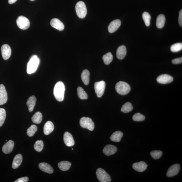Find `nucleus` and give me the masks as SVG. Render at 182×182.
<instances>
[{
	"instance_id": "f257e3e1",
	"label": "nucleus",
	"mask_w": 182,
	"mask_h": 182,
	"mask_svg": "<svg viewBox=\"0 0 182 182\" xmlns=\"http://www.w3.org/2000/svg\"><path fill=\"white\" fill-rule=\"evenodd\" d=\"M65 87L64 83L59 81L56 83L54 89V95L56 100L59 102L63 101L64 97Z\"/></svg>"
},
{
	"instance_id": "f03ea898",
	"label": "nucleus",
	"mask_w": 182,
	"mask_h": 182,
	"mask_svg": "<svg viewBox=\"0 0 182 182\" xmlns=\"http://www.w3.org/2000/svg\"><path fill=\"white\" fill-rule=\"evenodd\" d=\"M40 63V60L36 55H32L30 58L27 64V72L28 74H31L35 72Z\"/></svg>"
},
{
	"instance_id": "7ed1b4c3",
	"label": "nucleus",
	"mask_w": 182,
	"mask_h": 182,
	"mask_svg": "<svg viewBox=\"0 0 182 182\" xmlns=\"http://www.w3.org/2000/svg\"><path fill=\"white\" fill-rule=\"evenodd\" d=\"M115 90L119 94L125 95L129 94L130 92L131 88L127 83L123 81H119L116 84Z\"/></svg>"
},
{
	"instance_id": "20e7f679",
	"label": "nucleus",
	"mask_w": 182,
	"mask_h": 182,
	"mask_svg": "<svg viewBox=\"0 0 182 182\" xmlns=\"http://www.w3.org/2000/svg\"><path fill=\"white\" fill-rule=\"evenodd\" d=\"M77 15L80 18H84L86 17L87 12L86 4L82 1H79L77 3L75 6Z\"/></svg>"
},
{
	"instance_id": "39448f33",
	"label": "nucleus",
	"mask_w": 182,
	"mask_h": 182,
	"mask_svg": "<svg viewBox=\"0 0 182 182\" xmlns=\"http://www.w3.org/2000/svg\"><path fill=\"white\" fill-rule=\"evenodd\" d=\"M80 124L83 128L88 129L90 131L94 130V122L92 119L89 117H82L80 119Z\"/></svg>"
},
{
	"instance_id": "423d86ee",
	"label": "nucleus",
	"mask_w": 182,
	"mask_h": 182,
	"mask_svg": "<svg viewBox=\"0 0 182 182\" xmlns=\"http://www.w3.org/2000/svg\"><path fill=\"white\" fill-rule=\"evenodd\" d=\"M96 175L98 179L101 182H110V176L104 169L99 168L96 170Z\"/></svg>"
},
{
	"instance_id": "0eeeda50",
	"label": "nucleus",
	"mask_w": 182,
	"mask_h": 182,
	"mask_svg": "<svg viewBox=\"0 0 182 182\" xmlns=\"http://www.w3.org/2000/svg\"><path fill=\"white\" fill-rule=\"evenodd\" d=\"M16 22L18 27L21 29H27L29 27L30 23L29 20L24 16H19L17 18Z\"/></svg>"
},
{
	"instance_id": "6e6552de",
	"label": "nucleus",
	"mask_w": 182,
	"mask_h": 182,
	"mask_svg": "<svg viewBox=\"0 0 182 182\" xmlns=\"http://www.w3.org/2000/svg\"><path fill=\"white\" fill-rule=\"evenodd\" d=\"M106 83L104 81L97 82L95 83L94 88L95 92L98 98H101L104 94Z\"/></svg>"
},
{
	"instance_id": "1a4fd4ad",
	"label": "nucleus",
	"mask_w": 182,
	"mask_h": 182,
	"mask_svg": "<svg viewBox=\"0 0 182 182\" xmlns=\"http://www.w3.org/2000/svg\"><path fill=\"white\" fill-rule=\"evenodd\" d=\"M180 165L179 164H175L169 168L167 172L166 175L167 177H172L177 175L180 170Z\"/></svg>"
},
{
	"instance_id": "9d476101",
	"label": "nucleus",
	"mask_w": 182,
	"mask_h": 182,
	"mask_svg": "<svg viewBox=\"0 0 182 182\" xmlns=\"http://www.w3.org/2000/svg\"><path fill=\"white\" fill-rule=\"evenodd\" d=\"M1 50L2 57L3 59L8 60L11 55V49L10 47L7 44H4L2 46Z\"/></svg>"
},
{
	"instance_id": "9b49d317",
	"label": "nucleus",
	"mask_w": 182,
	"mask_h": 182,
	"mask_svg": "<svg viewBox=\"0 0 182 182\" xmlns=\"http://www.w3.org/2000/svg\"><path fill=\"white\" fill-rule=\"evenodd\" d=\"M8 100V95L5 86L0 84V105L5 104Z\"/></svg>"
},
{
	"instance_id": "f8f14e48",
	"label": "nucleus",
	"mask_w": 182,
	"mask_h": 182,
	"mask_svg": "<svg viewBox=\"0 0 182 182\" xmlns=\"http://www.w3.org/2000/svg\"><path fill=\"white\" fill-rule=\"evenodd\" d=\"M173 80L172 77L167 74L160 75L157 78V82L162 84L169 83L172 82Z\"/></svg>"
},
{
	"instance_id": "ddd939ff",
	"label": "nucleus",
	"mask_w": 182,
	"mask_h": 182,
	"mask_svg": "<svg viewBox=\"0 0 182 182\" xmlns=\"http://www.w3.org/2000/svg\"><path fill=\"white\" fill-rule=\"evenodd\" d=\"M64 140L67 146H72L75 144V141L73 138L71 133L66 131L64 133Z\"/></svg>"
},
{
	"instance_id": "4468645a",
	"label": "nucleus",
	"mask_w": 182,
	"mask_h": 182,
	"mask_svg": "<svg viewBox=\"0 0 182 182\" xmlns=\"http://www.w3.org/2000/svg\"><path fill=\"white\" fill-rule=\"evenodd\" d=\"M51 25L55 29L62 31L64 29V26L63 23L57 18H54L50 21Z\"/></svg>"
},
{
	"instance_id": "2eb2a0df",
	"label": "nucleus",
	"mask_w": 182,
	"mask_h": 182,
	"mask_svg": "<svg viewBox=\"0 0 182 182\" xmlns=\"http://www.w3.org/2000/svg\"><path fill=\"white\" fill-rule=\"evenodd\" d=\"M121 24V22L120 20L116 19L113 20L111 22L108 26V31L110 33H112L116 31L120 27Z\"/></svg>"
},
{
	"instance_id": "dca6fc26",
	"label": "nucleus",
	"mask_w": 182,
	"mask_h": 182,
	"mask_svg": "<svg viewBox=\"0 0 182 182\" xmlns=\"http://www.w3.org/2000/svg\"><path fill=\"white\" fill-rule=\"evenodd\" d=\"M148 165L144 161H141L133 164V167L135 170L142 172L147 169Z\"/></svg>"
},
{
	"instance_id": "f3484780",
	"label": "nucleus",
	"mask_w": 182,
	"mask_h": 182,
	"mask_svg": "<svg viewBox=\"0 0 182 182\" xmlns=\"http://www.w3.org/2000/svg\"><path fill=\"white\" fill-rule=\"evenodd\" d=\"M117 148L112 145H107L105 146L103 150V152L107 156L114 155L117 151Z\"/></svg>"
},
{
	"instance_id": "a211bd4d",
	"label": "nucleus",
	"mask_w": 182,
	"mask_h": 182,
	"mask_svg": "<svg viewBox=\"0 0 182 182\" xmlns=\"http://www.w3.org/2000/svg\"><path fill=\"white\" fill-rule=\"evenodd\" d=\"M14 146V143L13 141L10 140L4 144L2 150L4 153L9 154L13 151Z\"/></svg>"
},
{
	"instance_id": "6ab92c4d",
	"label": "nucleus",
	"mask_w": 182,
	"mask_h": 182,
	"mask_svg": "<svg viewBox=\"0 0 182 182\" xmlns=\"http://www.w3.org/2000/svg\"><path fill=\"white\" fill-rule=\"evenodd\" d=\"M127 54V49L125 46L122 45L119 46L117 49L116 56L119 60H122L125 57Z\"/></svg>"
},
{
	"instance_id": "aec40b11",
	"label": "nucleus",
	"mask_w": 182,
	"mask_h": 182,
	"mask_svg": "<svg viewBox=\"0 0 182 182\" xmlns=\"http://www.w3.org/2000/svg\"><path fill=\"white\" fill-rule=\"evenodd\" d=\"M40 169L44 172L52 174L53 172V169L49 164L46 163H42L39 164Z\"/></svg>"
},
{
	"instance_id": "412c9836",
	"label": "nucleus",
	"mask_w": 182,
	"mask_h": 182,
	"mask_svg": "<svg viewBox=\"0 0 182 182\" xmlns=\"http://www.w3.org/2000/svg\"><path fill=\"white\" fill-rule=\"evenodd\" d=\"M54 126L51 121H48L44 124V133L45 135H48L53 131Z\"/></svg>"
},
{
	"instance_id": "4be33fe9",
	"label": "nucleus",
	"mask_w": 182,
	"mask_h": 182,
	"mask_svg": "<svg viewBox=\"0 0 182 182\" xmlns=\"http://www.w3.org/2000/svg\"><path fill=\"white\" fill-rule=\"evenodd\" d=\"M23 160V157L20 154L16 155L14 157L12 167L14 169H16L21 165Z\"/></svg>"
},
{
	"instance_id": "5701e85b",
	"label": "nucleus",
	"mask_w": 182,
	"mask_h": 182,
	"mask_svg": "<svg viewBox=\"0 0 182 182\" xmlns=\"http://www.w3.org/2000/svg\"><path fill=\"white\" fill-rule=\"evenodd\" d=\"M36 99L35 96H32L28 99L26 104L30 112L33 111L36 105Z\"/></svg>"
},
{
	"instance_id": "b1692460",
	"label": "nucleus",
	"mask_w": 182,
	"mask_h": 182,
	"mask_svg": "<svg viewBox=\"0 0 182 182\" xmlns=\"http://www.w3.org/2000/svg\"><path fill=\"white\" fill-rule=\"evenodd\" d=\"M123 133L120 131H115L111 135L110 139L111 140L114 142H118L121 140L123 137Z\"/></svg>"
},
{
	"instance_id": "393cba45",
	"label": "nucleus",
	"mask_w": 182,
	"mask_h": 182,
	"mask_svg": "<svg viewBox=\"0 0 182 182\" xmlns=\"http://www.w3.org/2000/svg\"><path fill=\"white\" fill-rule=\"evenodd\" d=\"M90 73L87 70L83 71L81 74V78L83 82L85 85H88L90 82Z\"/></svg>"
},
{
	"instance_id": "a878e982",
	"label": "nucleus",
	"mask_w": 182,
	"mask_h": 182,
	"mask_svg": "<svg viewBox=\"0 0 182 182\" xmlns=\"http://www.w3.org/2000/svg\"><path fill=\"white\" fill-rule=\"evenodd\" d=\"M165 17L163 14H160L158 16L156 20V26L159 28L164 27L165 23Z\"/></svg>"
},
{
	"instance_id": "bb28decb",
	"label": "nucleus",
	"mask_w": 182,
	"mask_h": 182,
	"mask_svg": "<svg viewBox=\"0 0 182 182\" xmlns=\"http://www.w3.org/2000/svg\"><path fill=\"white\" fill-rule=\"evenodd\" d=\"M58 167L63 171H66L70 169L71 164L70 162L63 161L60 162L58 164Z\"/></svg>"
},
{
	"instance_id": "cd10ccee",
	"label": "nucleus",
	"mask_w": 182,
	"mask_h": 182,
	"mask_svg": "<svg viewBox=\"0 0 182 182\" xmlns=\"http://www.w3.org/2000/svg\"><path fill=\"white\" fill-rule=\"evenodd\" d=\"M42 114L41 112H36L32 117V121L33 122L36 124H39L42 122Z\"/></svg>"
},
{
	"instance_id": "c85d7f7f",
	"label": "nucleus",
	"mask_w": 182,
	"mask_h": 182,
	"mask_svg": "<svg viewBox=\"0 0 182 182\" xmlns=\"http://www.w3.org/2000/svg\"><path fill=\"white\" fill-rule=\"evenodd\" d=\"M77 94L79 98L81 100H86L88 98V95L81 87L77 88Z\"/></svg>"
},
{
	"instance_id": "c756f323",
	"label": "nucleus",
	"mask_w": 182,
	"mask_h": 182,
	"mask_svg": "<svg viewBox=\"0 0 182 182\" xmlns=\"http://www.w3.org/2000/svg\"><path fill=\"white\" fill-rule=\"evenodd\" d=\"M133 107L130 103L127 102L121 107V110L125 113H129L133 110Z\"/></svg>"
},
{
	"instance_id": "7c9ffc66",
	"label": "nucleus",
	"mask_w": 182,
	"mask_h": 182,
	"mask_svg": "<svg viewBox=\"0 0 182 182\" xmlns=\"http://www.w3.org/2000/svg\"><path fill=\"white\" fill-rule=\"evenodd\" d=\"M103 60L104 61L105 64L108 65L112 61L113 56L112 53L110 52H108L103 56Z\"/></svg>"
},
{
	"instance_id": "2f4dec72",
	"label": "nucleus",
	"mask_w": 182,
	"mask_h": 182,
	"mask_svg": "<svg viewBox=\"0 0 182 182\" xmlns=\"http://www.w3.org/2000/svg\"><path fill=\"white\" fill-rule=\"evenodd\" d=\"M142 18L146 25L149 26L150 25L151 16L148 12H144L142 14Z\"/></svg>"
},
{
	"instance_id": "473e14b6",
	"label": "nucleus",
	"mask_w": 182,
	"mask_h": 182,
	"mask_svg": "<svg viewBox=\"0 0 182 182\" xmlns=\"http://www.w3.org/2000/svg\"><path fill=\"white\" fill-rule=\"evenodd\" d=\"M37 126L35 125H32L27 129V135L28 136L31 137L33 136L37 131Z\"/></svg>"
},
{
	"instance_id": "72a5a7b5",
	"label": "nucleus",
	"mask_w": 182,
	"mask_h": 182,
	"mask_svg": "<svg viewBox=\"0 0 182 182\" xmlns=\"http://www.w3.org/2000/svg\"><path fill=\"white\" fill-rule=\"evenodd\" d=\"M6 112L5 109L0 108V127L3 125L6 118Z\"/></svg>"
},
{
	"instance_id": "f704fd0d",
	"label": "nucleus",
	"mask_w": 182,
	"mask_h": 182,
	"mask_svg": "<svg viewBox=\"0 0 182 182\" xmlns=\"http://www.w3.org/2000/svg\"><path fill=\"white\" fill-rule=\"evenodd\" d=\"M44 147V143L42 140L36 141L34 145V149L36 151L40 152L42 151Z\"/></svg>"
},
{
	"instance_id": "c9c22d12",
	"label": "nucleus",
	"mask_w": 182,
	"mask_h": 182,
	"mask_svg": "<svg viewBox=\"0 0 182 182\" xmlns=\"http://www.w3.org/2000/svg\"><path fill=\"white\" fill-rule=\"evenodd\" d=\"M171 51L176 52L180 51L182 49V44L181 42H179L172 45L170 48Z\"/></svg>"
},
{
	"instance_id": "e433bc0d",
	"label": "nucleus",
	"mask_w": 182,
	"mask_h": 182,
	"mask_svg": "<svg viewBox=\"0 0 182 182\" xmlns=\"http://www.w3.org/2000/svg\"><path fill=\"white\" fill-rule=\"evenodd\" d=\"M150 154L154 159H158L161 157L163 153L160 151H153L151 152Z\"/></svg>"
},
{
	"instance_id": "4c0bfd02",
	"label": "nucleus",
	"mask_w": 182,
	"mask_h": 182,
	"mask_svg": "<svg viewBox=\"0 0 182 182\" xmlns=\"http://www.w3.org/2000/svg\"><path fill=\"white\" fill-rule=\"evenodd\" d=\"M133 120L135 121H143L145 120V117L140 113H136L133 115Z\"/></svg>"
},
{
	"instance_id": "58836bf2",
	"label": "nucleus",
	"mask_w": 182,
	"mask_h": 182,
	"mask_svg": "<svg viewBox=\"0 0 182 182\" xmlns=\"http://www.w3.org/2000/svg\"><path fill=\"white\" fill-rule=\"evenodd\" d=\"M172 63L174 64H181L182 63V57L174 59L172 60Z\"/></svg>"
},
{
	"instance_id": "ea45409f",
	"label": "nucleus",
	"mask_w": 182,
	"mask_h": 182,
	"mask_svg": "<svg viewBox=\"0 0 182 182\" xmlns=\"http://www.w3.org/2000/svg\"><path fill=\"white\" fill-rule=\"evenodd\" d=\"M29 179L27 177H24L20 178L17 180H16L15 182H27L28 181Z\"/></svg>"
},
{
	"instance_id": "a19ab883",
	"label": "nucleus",
	"mask_w": 182,
	"mask_h": 182,
	"mask_svg": "<svg viewBox=\"0 0 182 182\" xmlns=\"http://www.w3.org/2000/svg\"><path fill=\"white\" fill-rule=\"evenodd\" d=\"M179 25L182 27V10H180L179 13Z\"/></svg>"
},
{
	"instance_id": "79ce46f5",
	"label": "nucleus",
	"mask_w": 182,
	"mask_h": 182,
	"mask_svg": "<svg viewBox=\"0 0 182 182\" xmlns=\"http://www.w3.org/2000/svg\"><path fill=\"white\" fill-rule=\"evenodd\" d=\"M17 0H9V3L10 4L14 3L17 1Z\"/></svg>"
},
{
	"instance_id": "37998d69",
	"label": "nucleus",
	"mask_w": 182,
	"mask_h": 182,
	"mask_svg": "<svg viewBox=\"0 0 182 182\" xmlns=\"http://www.w3.org/2000/svg\"><path fill=\"white\" fill-rule=\"evenodd\" d=\"M30 1H34V0H30Z\"/></svg>"
},
{
	"instance_id": "c03bdc74",
	"label": "nucleus",
	"mask_w": 182,
	"mask_h": 182,
	"mask_svg": "<svg viewBox=\"0 0 182 182\" xmlns=\"http://www.w3.org/2000/svg\"><path fill=\"white\" fill-rule=\"evenodd\" d=\"M72 149L73 150L74 149L73 148H72Z\"/></svg>"
}]
</instances>
